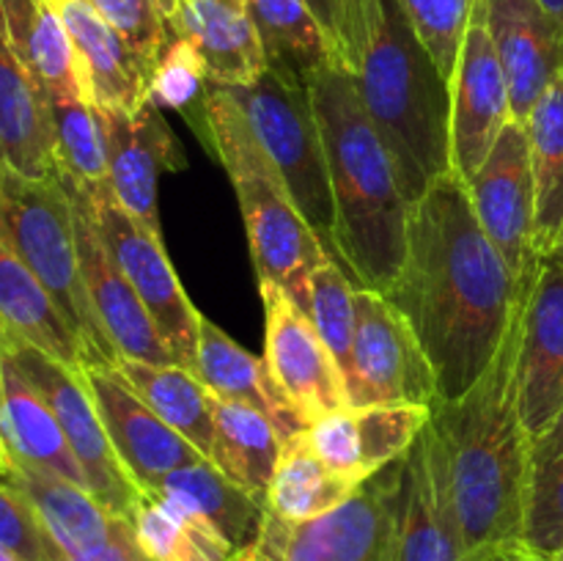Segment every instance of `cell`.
<instances>
[{
    "mask_svg": "<svg viewBox=\"0 0 563 561\" xmlns=\"http://www.w3.org/2000/svg\"><path fill=\"white\" fill-rule=\"evenodd\" d=\"M509 121V82L476 0L473 20L462 42L460 64L451 80V165L462 182L482 168L489 148L495 146Z\"/></svg>",
    "mask_w": 563,
    "mask_h": 561,
    "instance_id": "15",
    "label": "cell"
},
{
    "mask_svg": "<svg viewBox=\"0 0 563 561\" xmlns=\"http://www.w3.org/2000/svg\"><path fill=\"white\" fill-rule=\"evenodd\" d=\"M242 561H278V559H275L273 550H267L262 542H256V548L247 550V553L242 556Z\"/></svg>",
    "mask_w": 563,
    "mask_h": 561,
    "instance_id": "46",
    "label": "cell"
},
{
    "mask_svg": "<svg viewBox=\"0 0 563 561\" xmlns=\"http://www.w3.org/2000/svg\"><path fill=\"white\" fill-rule=\"evenodd\" d=\"M0 561H22V559H20V556H14V553H11V550L0 548Z\"/></svg>",
    "mask_w": 563,
    "mask_h": 561,
    "instance_id": "49",
    "label": "cell"
},
{
    "mask_svg": "<svg viewBox=\"0 0 563 561\" xmlns=\"http://www.w3.org/2000/svg\"><path fill=\"white\" fill-rule=\"evenodd\" d=\"M515 380L520 418L537 435L563 410V264L553 253L539 258L528 286Z\"/></svg>",
    "mask_w": 563,
    "mask_h": 561,
    "instance_id": "16",
    "label": "cell"
},
{
    "mask_svg": "<svg viewBox=\"0 0 563 561\" xmlns=\"http://www.w3.org/2000/svg\"><path fill=\"white\" fill-rule=\"evenodd\" d=\"M58 174L80 187H102L108 182V148L97 110L86 99H49Z\"/></svg>",
    "mask_w": 563,
    "mask_h": 561,
    "instance_id": "38",
    "label": "cell"
},
{
    "mask_svg": "<svg viewBox=\"0 0 563 561\" xmlns=\"http://www.w3.org/2000/svg\"><path fill=\"white\" fill-rule=\"evenodd\" d=\"M60 176V174H58ZM66 193L75 209V231H77V251H80V270L86 280L91 308L113 346L115 358H130V361L157 363V366H170L176 363L168 341L157 330L154 319L148 317L146 306L141 302L137 292L126 280L124 270L108 251V245L99 237L93 226L91 209H88L86 196L75 182L60 176ZM179 366V363H176Z\"/></svg>",
    "mask_w": 563,
    "mask_h": 561,
    "instance_id": "14",
    "label": "cell"
},
{
    "mask_svg": "<svg viewBox=\"0 0 563 561\" xmlns=\"http://www.w3.org/2000/svg\"><path fill=\"white\" fill-rule=\"evenodd\" d=\"M476 218L520 280L539 267L537 176L526 124L511 119L482 168L465 182Z\"/></svg>",
    "mask_w": 563,
    "mask_h": 561,
    "instance_id": "12",
    "label": "cell"
},
{
    "mask_svg": "<svg viewBox=\"0 0 563 561\" xmlns=\"http://www.w3.org/2000/svg\"><path fill=\"white\" fill-rule=\"evenodd\" d=\"M563 542V410L531 435L526 476L522 544L542 559H553Z\"/></svg>",
    "mask_w": 563,
    "mask_h": 561,
    "instance_id": "36",
    "label": "cell"
},
{
    "mask_svg": "<svg viewBox=\"0 0 563 561\" xmlns=\"http://www.w3.org/2000/svg\"><path fill=\"white\" fill-rule=\"evenodd\" d=\"M3 460H5V449H3V443H0V468H3Z\"/></svg>",
    "mask_w": 563,
    "mask_h": 561,
    "instance_id": "51",
    "label": "cell"
},
{
    "mask_svg": "<svg viewBox=\"0 0 563 561\" xmlns=\"http://www.w3.org/2000/svg\"><path fill=\"white\" fill-rule=\"evenodd\" d=\"M0 352L14 363L16 372L36 388V394L47 402L53 416L58 418L66 443L86 473L88 493L99 504L108 506L113 515L132 522L143 493L130 471L121 465L119 454L110 443L82 369L55 361L47 352L36 350L5 330H0Z\"/></svg>",
    "mask_w": 563,
    "mask_h": 561,
    "instance_id": "8",
    "label": "cell"
},
{
    "mask_svg": "<svg viewBox=\"0 0 563 561\" xmlns=\"http://www.w3.org/2000/svg\"><path fill=\"white\" fill-rule=\"evenodd\" d=\"M0 482L16 487L31 501L38 520L44 522L64 559L86 556L102 548L130 522L99 504L80 484L66 482L55 473L14 460L9 451H5L3 468H0Z\"/></svg>",
    "mask_w": 563,
    "mask_h": 561,
    "instance_id": "24",
    "label": "cell"
},
{
    "mask_svg": "<svg viewBox=\"0 0 563 561\" xmlns=\"http://www.w3.org/2000/svg\"><path fill=\"white\" fill-rule=\"evenodd\" d=\"M445 80H454L476 0H396Z\"/></svg>",
    "mask_w": 563,
    "mask_h": 561,
    "instance_id": "41",
    "label": "cell"
},
{
    "mask_svg": "<svg viewBox=\"0 0 563 561\" xmlns=\"http://www.w3.org/2000/svg\"><path fill=\"white\" fill-rule=\"evenodd\" d=\"M80 190L86 196L88 209H91L99 237L113 253L119 267L124 270L126 280L137 292L163 339L168 341L176 363L196 374L198 328H201L203 314L187 297L185 286H181L179 275H176L174 264L165 253L163 234L126 212L115 201L110 185L80 187Z\"/></svg>",
    "mask_w": 563,
    "mask_h": 561,
    "instance_id": "9",
    "label": "cell"
},
{
    "mask_svg": "<svg viewBox=\"0 0 563 561\" xmlns=\"http://www.w3.org/2000/svg\"><path fill=\"white\" fill-rule=\"evenodd\" d=\"M262 38L267 69L295 82H311L333 64L328 42L306 0H245ZM335 66V64H333Z\"/></svg>",
    "mask_w": 563,
    "mask_h": 561,
    "instance_id": "34",
    "label": "cell"
},
{
    "mask_svg": "<svg viewBox=\"0 0 563 561\" xmlns=\"http://www.w3.org/2000/svg\"><path fill=\"white\" fill-rule=\"evenodd\" d=\"M170 31L198 50L214 86H251L267 72L245 0H176Z\"/></svg>",
    "mask_w": 563,
    "mask_h": 561,
    "instance_id": "22",
    "label": "cell"
},
{
    "mask_svg": "<svg viewBox=\"0 0 563 561\" xmlns=\"http://www.w3.org/2000/svg\"><path fill=\"white\" fill-rule=\"evenodd\" d=\"M520 328L522 308L498 355L473 388L460 399L432 407V421L449 462L456 520L471 561H484L522 544L531 435L517 407L515 363Z\"/></svg>",
    "mask_w": 563,
    "mask_h": 561,
    "instance_id": "2",
    "label": "cell"
},
{
    "mask_svg": "<svg viewBox=\"0 0 563 561\" xmlns=\"http://www.w3.org/2000/svg\"><path fill=\"white\" fill-rule=\"evenodd\" d=\"M394 561H471L434 421L423 427L405 457Z\"/></svg>",
    "mask_w": 563,
    "mask_h": 561,
    "instance_id": "17",
    "label": "cell"
},
{
    "mask_svg": "<svg viewBox=\"0 0 563 561\" xmlns=\"http://www.w3.org/2000/svg\"><path fill=\"white\" fill-rule=\"evenodd\" d=\"M484 561H548V559H542V556L531 553V550H528L526 544H520V548L500 550V553L489 556V559H484Z\"/></svg>",
    "mask_w": 563,
    "mask_h": 561,
    "instance_id": "45",
    "label": "cell"
},
{
    "mask_svg": "<svg viewBox=\"0 0 563 561\" xmlns=\"http://www.w3.org/2000/svg\"><path fill=\"white\" fill-rule=\"evenodd\" d=\"M80 58L93 110H132L146 102L152 64L99 16L88 0H58Z\"/></svg>",
    "mask_w": 563,
    "mask_h": 561,
    "instance_id": "23",
    "label": "cell"
},
{
    "mask_svg": "<svg viewBox=\"0 0 563 561\" xmlns=\"http://www.w3.org/2000/svg\"><path fill=\"white\" fill-rule=\"evenodd\" d=\"M170 3H176V0H170Z\"/></svg>",
    "mask_w": 563,
    "mask_h": 561,
    "instance_id": "52",
    "label": "cell"
},
{
    "mask_svg": "<svg viewBox=\"0 0 563 561\" xmlns=\"http://www.w3.org/2000/svg\"><path fill=\"white\" fill-rule=\"evenodd\" d=\"M0 330L69 366H91L86 344L42 280L0 240Z\"/></svg>",
    "mask_w": 563,
    "mask_h": 561,
    "instance_id": "29",
    "label": "cell"
},
{
    "mask_svg": "<svg viewBox=\"0 0 563 561\" xmlns=\"http://www.w3.org/2000/svg\"><path fill=\"white\" fill-rule=\"evenodd\" d=\"M355 80L412 207L432 182L454 174L451 82L396 0H383V22Z\"/></svg>",
    "mask_w": 563,
    "mask_h": 561,
    "instance_id": "4",
    "label": "cell"
},
{
    "mask_svg": "<svg viewBox=\"0 0 563 561\" xmlns=\"http://www.w3.org/2000/svg\"><path fill=\"white\" fill-rule=\"evenodd\" d=\"M553 256H559V262L563 264V229H561V234H559V240H555V245H553Z\"/></svg>",
    "mask_w": 563,
    "mask_h": 561,
    "instance_id": "48",
    "label": "cell"
},
{
    "mask_svg": "<svg viewBox=\"0 0 563 561\" xmlns=\"http://www.w3.org/2000/svg\"><path fill=\"white\" fill-rule=\"evenodd\" d=\"M201 113L209 143L234 185L258 280L284 286L291 300L302 306L308 275L335 258L302 218L289 185L264 152L229 88L209 82Z\"/></svg>",
    "mask_w": 563,
    "mask_h": 561,
    "instance_id": "5",
    "label": "cell"
},
{
    "mask_svg": "<svg viewBox=\"0 0 563 561\" xmlns=\"http://www.w3.org/2000/svg\"><path fill=\"white\" fill-rule=\"evenodd\" d=\"M0 240L53 295L91 355V366H110L115 352L91 308L77 251L75 209L60 176L33 179L0 163Z\"/></svg>",
    "mask_w": 563,
    "mask_h": 561,
    "instance_id": "6",
    "label": "cell"
},
{
    "mask_svg": "<svg viewBox=\"0 0 563 561\" xmlns=\"http://www.w3.org/2000/svg\"><path fill=\"white\" fill-rule=\"evenodd\" d=\"M355 289L346 278L339 262H324L322 267L308 275L306 300L302 311L313 322L317 333L333 352L335 363L344 372V380L352 374V344H355Z\"/></svg>",
    "mask_w": 563,
    "mask_h": 561,
    "instance_id": "39",
    "label": "cell"
},
{
    "mask_svg": "<svg viewBox=\"0 0 563 561\" xmlns=\"http://www.w3.org/2000/svg\"><path fill=\"white\" fill-rule=\"evenodd\" d=\"M0 443L14 460L88 490L86 473L66 443L58 418L3 352H0Z\"/></svg>",
    "mask_w": 563,
    "mask_h": 561,
    "instance_id": "28",
    "label": "cell"
},
{
    "mask_svg": "<svg viewBox=\"0 0 563 561\" xmlns=\"http://www.w3.org/2000/svg\"><path fill=\"white\" fill-rule=\"evenodd\" d=\"M214 454L212 462L247 493L267 501L269 482L278 465L284 435L267 416L240 402L212 394Z\"/></svg>",
    "mask_w": 563,
    "mask_h": 561,
    "instance_id": "33",
    "label": "cell"
},
{
    "mask_svg": "<svg viewBox=\"0 0 563 561\" xmlns=\"http://www.w3.org/2000/svg\"><path fill=\"white\" fill-rule=\"evenodd\" d=\"M0 163L16 174L47 179L58 174L49 99L16 58L0 11Z\"/></svg>",
    "mask_w": 563,
    "mask_h": 561,
    "instance_id": "25",
    "label": "cell"
},
{
    "mask_svg": "<svg viewBox=\"0 0 563 561\" xmlns=\"http://www.w3.org/2000/svg\"><path fill=\"white\" fill-rule=\"evenodd\" d=\"M207 517L240 556L256 548L267 520V501L231 482L214 462L201 460L168 473L154 493Z\"/></svg>",
    "mask_w": 563,
    "mask_h": 561,
    "instance_id": "30",
    "label": "cell"
},
{
    "mask_svg": "<svg viewBox=\"0 0 563 561\" xmlns=\"http://www.w3.org/2000/svg\"><path fill=\"white\" fill-rule=\"evenodd\" d=\"M539 3H542L550 14H555L559 20H563V0H539Z\"/></svg>",
    "mask_w": 563,
    "mask_h": 561,
    "instance_id": "47",
    "label": "cell"
},
{
    "mask_svg": "<svg viewBox=\"0 0 563 561\" xmlns=\"http://www.w3.org/2000/svg\"><path fill=\"white\" fill-rule=\"evenodd\" d=\"M357 490L355 482L335 473L313 451L308 429L284 440L273 482L267 490V509L284 522H306L328 515Z\"/></svg>",
    "mask_w": 563,
    "mask_h": 561,
    "instance_id": "32",
    "label": "cell"
},
{
    "mask_svg": "<svg viewBox=\"0 0 563 561\" xmlns=\"http://www.w3.org/2000/svg\"><path fill=\"white\" fill-rule=\"evenodd\" d=\"M115 374L163 418L168 427L185 440H190L209 462L214 454V418H212V394L207 385L176 363L157 366V363L130 361L115 358L110 363Z\"/></svg>",
    "mask_w": 563,
    "mask_h": 561,
    "instance_id": "31",
    "label": "cell"
},
{
    "mask_svg": "<svg viewBox=\"0 0 563 561\" xmlns=\"http://www.w3.org/2000/svg\"><path fill=\"white\" fill-rule=\"evenodd\" d=\"M5 33L47 99H88L80 58L58 0H0Z\"/></svg>",
    "mask_w": 563,
    "mask_h": 561,
    "instance_id": "27",
    "label": "cell"
},
{
    "mask_svg": "<svg viewBox=\"0 0 563 561\" xmlns=\"http://www.w3.org/2000/svg\"><path fill=\"white\" fill-rule=\"evenodd\" d=\"M229 94L289 185L302 218L311 223L330 256L335 258L333 187H330L328 152L313 110L311 88L267 69L256 82L229 88Z\"/></svg>",
    "mask_w": 563,
    "mask_h": 561,
    "instance_id": "7",
    "label": "cell"
},
{
    "mask_svg": "<svg viewBox=\"0 0 563 561\" xmlns=\"http://www.w3.org/2000/svg\"><path fill=\"white\" fill-rule=\"evenodd\" d=\"M533 275L520 280L511 273L478 223L460 174L440 176L412 204L405 264L383 295L427 352L438 402L460 399L487 372Z\"/></svg>",
    "mask_w": 563,
    "mask_h": 561,
    "instance_id": "1",
    "label": "cell"
},
{
    "mask_svg": "<svg viewBox=\"0 0 563 561\" xmlns=\"http://www.w3.org/2000/svg\"><path fill=\"white\" fill-rule=\"evenodd\" d=\"M88 391L102 416L121 465L130 471L143 495L154 493L168 473L207 457L163 421L110 366H86Z\"/></svg>",
    "mask_w": 563,
    "mask_h": 561,
    "instance_id": "18",
    "label": "cell"
},
{
    "mask_svg": "<svg viewBox=\"0 0 563 561\" xmlns=\"http://www.w3.org/2000/svg\"><path fill=\"white\" fill-rule=\"evenodd\" d=\"M478 11L506 72L511 119L526 124L563 69V20L539 0H478Z\"/></svg>",
    "mask_w": 563,
    "mask_h": 561,
    "instance_id": "20",
    "label": "cell"
},
{
    "mask_svg": "<svg viewBox=\"0 0 563 561\" xmlns=\"http://www.w3.org/2000/svg\"><path fill=\"white\" fill-rule=\"evenodd\" d=\"M108 25H113L148 64L159 58L170 42V0H88Z\"/></svg>",
    "mask_w": 563,
    "mask_h": 561,
    "instance_id": "43",
    "label": "cell"
},
{
    "mask_svg": "<svg viewBox=\"0 0 563 561\" xmlns=\"http://www.w3.org/2000/svg\"><path fill=\"white\" fill-rule=\"evenodd\" d=\"M550 561H563V542H561V548L555 550V556H553V559H550Z\"/></svg>",
    "mask_w": 563,
    "mask_h": 561,
    "instance_id": "50",
    "label": "cell"
},
{
    "mask_svg": "<svg viewBox=\"0 0 563 561\" xmlns=\"http://www.w3.org/2000/svg\"><path fill=\"white\" fill-rule=\"evenodd\" d=\"M0 548L22 561H64L31 501L5 482H0Z\"/></svg>",
    "mask_w": 563,
    "mask_h": 561,
    "instance_id": "44",
    "label": "cell"
},
{
    "mask_svg": "<svg viewBox=\"0 0 563 561\" xmlns=\"http://www.w3.org/2000/svg\"><path fill=\"white\" fill-rule=\"evenodd\" d=\"M537 176V251H553L563 229V69L526 119Z\"/></svg>",
    "mask_w": 563,
    "mask_h": 561,
    "instance_id": "37",
    "label": "cell"
},
{
    "mask_svg": "<svg viewBox=\"0 0 563 561\" xmlns=\"http://www.w3.org/2000/svg\"><path fill=\"white\" fill-rule=\"evenodd\" d=\"M335 66L357 75L383 22V0H306Z\"/></svg>",
    "mask_w": 563,
    "mask_h": 561,
    "instance_id": "40",
    "label": "cell"
},
{
    "mask_svg": "<svg viewBox=\"0 0 563 561\" xmlns=\"http://www.w3.org/2000/svg\"><path fill=\"white\" fill-rule=\"evenodd\" d=\"M405 460L374 473L341 506L306 522L264 520L258 542L278 561H394Z\"/></svg>",
    "mask_w": 563,
    "mask_h": 561,
    "instance_id": "10",
    "label": "cell"
},
{
    "mask_svg": "<svg viewBox=\"0 0 563 561\" xmlns=\"http://www.w3.org/2000/svg\"><path fill=\"white\" fill-rule=\"evenodd\" d=\"M132 528L152 561H242L207 517L163 495H143Z\"/></svg>",
    "mask_w": 563,
    "mask_h": 561,
    "instance_id": "35",
    "label": "cell"
},
{
    "mask_svg": "<svg viewBox=\"0 0 563 561\" xmlns=\"http://www.w3.org/2000/svg\"><path fill=\"white\" fill-rule=\"evenodd\" d=\"M207 86L209 75L203 58L187 38L174 33L152 66L146 102H152L159 110H179V113H185L196 99H203Z\"/></svg>",
    "mask_w": 563,
    "mask_h": 561,
    "instance_id": "42",
    "label": "cell"
},
{
    "mask_svg": "<svg viewBox=\"0 0 563 561\" xmlns=\"http://www.w3.org/2000/svg\"><path fill=\"white\" fill-rule=\"evenodd\" d=\"M308 88L328 152L335 258L357 286L385 292L405 264L410 223L394 160L363 108L355 75L330 64Z\"/></svg>",
    "mask_w": 563,
    "mask_h": 561,
    "instance_id": "3",
    "label": "cell"
},
{
    "mask_svg": "<svg viewBox=\"0 0 563 561\" xmlns=\"http://www.w3.org/2000/svg\"><path fill=\"white\" fill-rule=\"evenodd\" d=\"M196 377L207 385L209 394L225 402H240L267 416L284 435V440L300 429H308L306 418L297 413L289 396L269 374L267 361L236 344L207 317H201V328H198Z\"/></svg>",
    "mask_w": 563,
    "mask_h": 561,
    "instance_id": "26",
    "label": "cell"
},
{
    "mask_svg": "<svg viewBox=\"0 0 563 561\" xmlns=\"http://www.w3.org/2000/svg\"><path fill=\"white\" fill-rule=\"evenodd\" d=\"M108 148V182L115 201L141 223L159 231V176L181 165V148L163 110L152 102L124 110H97Z\"/></svg>",
    "mask_w": 563,
    "mask_h": 561,
    "instance_id": "21",
    "label": "cell"
},
{
    "mask_svg": "<svg viewBox=\"0 0 563 561\" xmlns=\"http://www.w3.org/2000/svg\"><path fill=\"white\" fill-rule=\"evenodd\" d=\"M350 402L363 405H438V380L427 352L383 292L355 289V344Z\"/></svg>",
    "mask_w": 563,
    "mask_h": 561,
    "instance_id": "11",
    "label": "cell"
},
{
    "mask_svg": "<svg viewBox=\"0 0 563 561\" xmlns=\"http://www.w3.org/2000/svg\"><path fill=\"white\" fill-rule=\"evenodd\" d=\"M429 421V405H350L313 421L308 438L335 473L361 487L374 473L405 460Z\"/></svg>",
    "mask_w": 563,
    "mask_h": 561,
    "instance_id": "19",
    "label": "cell"
},
{
    "mask_svg": "<svg viewBox=\"0 0 563 561\" xmlns=\"http://www.w3.org/2000/svg\"><path fill=\"white\" fill-rule=\"evenodd\" d=\"M258 295L264 302V361L308 427L350 407L344 372L308 314L278 284L258 280Z\"/></svg>",
    "mask_w": 563,
    "mask_h": 561,
    "instance_id": "13",
    "label": "cell"
}]
</instances>
